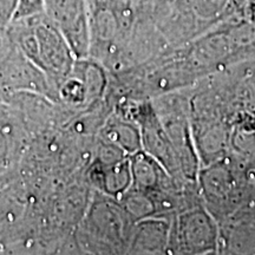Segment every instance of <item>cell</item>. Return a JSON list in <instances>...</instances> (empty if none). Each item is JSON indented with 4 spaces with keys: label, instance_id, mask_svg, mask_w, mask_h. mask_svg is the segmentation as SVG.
<instances>
[{
    "label": "cell",
    "instance_id": "cell-1",
    "mask_svg": "<svg viewBox=\"0 0 255 255\" xmlns=\"http://www.w3.org/2000/svg\"><path fill=\"white\" fill-rule=\"evenodd\" d=\"M7 31L21 53L44 73L53 90L58 92L77 60L59 28L44 13L13 20Z\"/></svg>",
    "mask_w": 255,
    "mask_h": 255
},
{
    "label": "cell",
    "instance_id": "cell-2",
    "mask_svg": "<svg viewBox=\"0 0 255 255\" xmlns=\"http://www.w3.org/2000/svg\"><path fill=\"white\" fill-rule=\"evenodd\" d=\"M219 222L203 202L171 218L168 254H219Z\"/></svg>",
    "mask_w": 255,
    "mask_h": 255
},
{
    "label": "cell",
    "instance_id": "cell-3",
    "mask_svg": "<svg viewBox=\"0 0 255 255\" xmlns=\"http://www.w3.org/2000/svg\"><path fill=\"white\" fill-rule=\"evenodd\" d=\"M46 17L59 28L77 59L89 57L90 27L87 0H44Z\"/></svg>",
    "mask_w": 255,
    "mask_h": 255
},
{
    "label": "cell",
    "instance_id": "cell-4",
    "mask_svg": "<svg viewBox=\"0 0 255 255\" xmlns=\"http://www.w3.org/2000/svg\"><path fill=\"white\" fill-rule=\"evenodd\" d=\"M219 254H255V197L219 222Z\"/></svg>",
    "mask_w": 255,
    "mask_h": 255
},
{
    "label": "cell",
    "instance_id": "cell-5",
    "mask_svg": "<svg viewBox=\"0 0 255 255\" xmlns=\"http://www.w3.org/2000/svg\"><path fill=\"white\" fill-rule=\"evenodd\" d=\"M171 218L150 216L133 223L128 253L168 254Z\"/></svg>",
    "mask_w": 255,
    "mask_h": 255
},
{
    "label": "cell",
    "instance_id": "cell-6",
    "mask_svg": "<svg viewBox=\"0 0 255 255\" xmlns=\"http://www.w3.org/2000/svg\"><path fill=\"white\" fill-rule=\"evenodd\" d=\"M44 13H45V1L44 0H17L13 20L32 18Z\"/></svg>",
    "mask_w": 255,
    "mask_h": 255
},
{
    "label": "cell",
    "instance_id": "cell-7",
    "mask_svg": "<svg viewBox=\"0 0 255 255\" xmlns=\"http://www.w3.org/2000/svg\"><path fill=\"white\" fill-rule=\"evenodd\" d=\"M17 0H0V28L7 27L13 20Z\"/></svg>",
    "mask_w": 255,
    "mask_h": 255
}]
</instances>
